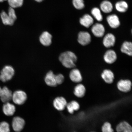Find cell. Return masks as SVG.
Returning a JSON list of instances; mask_svg holds the SVG:
<instances>
[{
  "label": "cell",
  "mask_w": 132,
  "mask_h": 132,
  "mask_svg": "<svg viewBox=\"0 0 132 132\" xmlns=\"http://www.w3.org/2000/svg\"><path fill=\"white\" fill-rule=\"evenodd\" d=\"M59 60L62 65L66 68H73L76 67L77 58L73 52L67 51L61 54L59 57Z\"/></svg>",
  "instance_id": "6da1fadb"
},
{
  "label": "cell",
  "mask_w": 132,
  "mask_h": 132,
  "mask_svg": "<svg viewBox=\"0 0 132 132\" xmlns=\"http://www.w3.org/2000/svg\"><path fill=\"white\" fill-rule=\"evenodd\" d=\"M15 72L14 69L12 66H4L0 72V80L4 82L10 80L14 77Z\"/></svg>",
  "instance_id": "7a4b0ae2"
},
{
  "label": "cell",
  "mask_w": 132,
  "mask_h": 132,
  "mask_svg": "<svg viewBox=\"0 0 132 132\" xmlns=\"http://www.w3.org/2000/svg\"><path fill=\"white\" fill-rule=\"evenodd\" d=\"M27 99V94L24 91L18 90L13 93L12 100L16 105H21L26 103Z\"/></svg>",
  "instance_id": "3957f363"
},
{
  "label": "cell",
  "mask_w": 132,
  "mask_h": 132,
  "mask_svg": "<svg viewBox=\"0 0 132 132\" xmlns=\"http://www.w3.org/2000/svg\"><path fill=\"white\" fill-rule=\"evenodd\" d=\"M13 93L7 87H3L0 91V100L3 104L10 102L12 100Z\"/></svg>",
  "instance_id": "277c9868"
},
{
  "label": "cell",
  "mask_w": 132,
  "mask_h": 132,
  "mask_svg": "<svg viewBox=\"0 0 132 132\" xmlns=\"http://www.w3.org/2000/svg\"><path fill=\"white\" fill-rule=\"evenodd\" d=\"M25 125V121L23 119L19 117H15L13 118L11 125L13 130L16 132L22 131Z\"/></svg>",
  "instance_id": "5b68a950"
},
{
  "label": "cell",
  "mask_w": 132,
  "mask_h": 132,
  "mask_svg": "<svg viewBox=\"0 0 132 132\" xmlns=\"http://www.w3.org/2000/svg\"><path fill=\"white\" fill-rule=\"evenodd\" d=\"M131 82L128 80H121L117 84V87L120 92L127 93L131 90Z\"/></svg>",
  "instance_id": "8992f818"
},
{
  "label": "cell",
  "mask_w": 132,
  "mask_h": 132,
  "mask_svg": "<svg viewBox=\"0 0 132 132\" xmlns=\"http://www.w3.org/2000/svg\"><path fill=\"white\" fill-rule=\"evenodd\" d=\"M67 103L65 99L62 97H58L53 100V105L54 108L58 111H62L65 109Z\"/></svg>",
  "instance_id": "52a82bcc"
},
{
  "label": "cell",
  "mask_w": 132,
  "mask_h": 132,
  "mask_svg": "<svg viewBox=\"0 0 132 132\" xmlns=\"http://www.w3.org/2000/svg\"><path fill=\"white\" fill-rule=\"evenodd\" d=\"M3 113L6 116H12L16 111V107L13 104L10 102L4 103L2 107Z\"/></svg>",
  "instance_id": "ba28073f"
},
{
  "label": "cell",
  "mask_w": 132,
  "mask_h": 132,
  "mask_svg": "<svg viewBox=\"0 0 132 132\" xmlns=\"http://www.w3.org/2000/svg\"><path fill=\"white\" fill-rule=\"evenodd\" d=\"M91 41V37L89 34L87 32H80L79 33L78 41L80 45L86 46L89 44Z\"/></svg>",
  "instance_id": "9c48e42d"
},
{
  "label": "cell",
  "mask_w": 132,
  "mask_h": 132,
  "mask_svg": "<svg viewBox=\"0 0 132 132\" xmlns=\"http://www.w3.org/2000/svg\"><path fill=\"white\" fill-rule=\"evenodd\" d=\"M52 37L50 34L47 31H45L41 35L39 38V40L43 46L48 47L52 44Z\"/></svg>",
  "instance_id": "30bf717a"
},
{
  "label": "cell",
  "mask_w": 132,
  "mask_h": 132,
  "mask_svg": "<svg viewBox=\"0 0 132 132\" xmlns=\"http://www.w3.org/2000/svg\"><path fill=\"white\" fill-rule=\"evenodd\" d=\"M44 81L48 86L54 87L57 85L55 78V75L52 71L48 72L44 77Z\"/></svg>",
  "instance_id": "8fae6325"
},
{
  "label": "cell",
  "mask_w": 132,
  "mask_h": 132,
  "mask_svg": "<svg viewBox=\"0 0 132 132\" xmlns=\"http://www.w3.org/2000/svg\"><path fill=\"white\" fill-rule=\"evenodd\" d=\"M105 29L103 24L97 23L94 24L92 28V31L94 35L97 37H103L105 32Z\"/></svg>",
  "instance_id": "7c38bea8"
},
{
  "label": "cell",
  "mask_w": 132,
  "mask_h": 132,
  "mask_svg": "<svg viewBox=\"0 0 132 132\" xmlns=\"http://www.w3.org/2000/svg\"><path fill=\"white\" fill-rule=\"evenodd\" d=\"M105 61L109 64H112L116 62L117 59L116 53L112 50H109L105 52L104 55Z\"/></svg>",
  "instance_id": "4fadbf2b"
},
{
  "label": "cell",
  "mask_w": 132,
  "mask_h": 132,
  "mask_svg": "<svg viewBox=\"0 0 132 132\" xmlns=\"http://www.w3.org/2000/svg\"><path fill=\"white\" fill-rule=\"evenodd\" d=\"M69 77L71 80L75 83H80L82 80L81 74L78 69H72L69 74Z\"/></svg>",
  "instance_id": "5bb4252c"
},
{
  "label": "cell",
  "mask_w": 132,
  "mask_h": 132,
  "mask_svg": "<svg viewBox=\"0 0 132 132\" xmlns=\"http://www.w3.org/2000/svg\"><path fill=\"white\" fill-rule=\"evenodd\" d=\"M116 41L115 37L113 34H107L104 37L103 43V45L107 48H109L114 45Z\"/></svg>",
  "instance_id": "9a60e30c"
},
{
  "label": "cell",
  "mask_w": 132,
  "mask_h": 132,
  "mask_svg": "<svg viewBox=\"0 0 132 132\" xmlns=\"http://www.w3.org/2000/svg\"><path fill=\"white\" fill-rule=\"evenodd\" d=\"M107 22L110 27L113 29H116L120 25L119 19L116 14H111L107 18Z\"/></svg>",
  "instance_id": "2e32d148"
},
{
  "label": "cell",
  "mask_w": 132,
  "mask_h": 132,
  "mask_svg": "<svg viewBox=\"0 0 132 132\" xmlns=\"http://www.w3.org/2000/svg\"><path fill=\"white\" fill-rule=\"evenodd\" d=\"M101 77L106 83L111 84L113 82L114 76L111 70L106 69L104 70L101 74Z\"/></svg>",
  "instance_id": "e0dca14e"
},
{
  "label": "cell",
  "mask_w": 132,
  "mask_h": 132,
  "mask_svg": "<svg viewBox=\"0 0 132 132\" xmlns=\"http://www.w3.org/2000/svg\"><path fill=\"white\" fill-rule=\"evenodd\" d=\"M80 24L85 27L88 28L93 24L94 20L92 16L88 14H86L81 18Z\"/></svg>",
  "instance_id": "ac0fdd59"
},
{
  "label": "cell",
  "mask_w": 132,
  "mask_h": 132,
  "mask_svg": "<svg viewBox=\"0 0 132 132\" xmlns=\"http://www.w3.org/2000/svg\"><path fill=\"white\" fill-rule=\"evenodd\" d=\"M116 130L117 132H132L131 125L126 121L119 124L116 127Z\"/></svg>",
  "instance_id": "d6986e66"
},
{
  "label": "cell",
  "mask_w": 132,
  "mask_h": 132,
  "mask_svg": "<svg viewBox=\"0 0 132 132\" xmlns=\"http://www.w3.org/2000/svg\"><path fill=\"white\" fill-rule=\"evenodd\" d=\"M86 92V90L85 86L82 84H79L74 88V94L76 96L81 98L85 95Z\"/></svg>",
  "instance_id": "ffe728a7"
},
{
  "label": "cell",
  "mask_w": 132,
  "mask_h": 132,
  "mask_svg": "<svg viewBox=\"0 0 132 132\" xmlns=\"http://www.w3.org/2000/svg\"><path fill=\"white\" fill-rule=\"evenodd\" d=\"M121 52L129 56L132 55V44L131 42L125 41L122 44L121 49Z\"/></svg>",
  "instance_id": "44dd1931"
},
{
  "label": "cell",
  "mask_w": 132,
  "mask_h": 132,
  "mask_svg": "<svg viewBox=\"0 0 132 132\" xmlns=\"http://www.w3.org/2000/svg\"><path fill=\"white\" fill-rule=\"evenodd\" d=\"M1 16L3 23L5 25L12 26L14 24L15 21L5 11H3L1 12Z\"/></svg>",
  "instance_id": "7402d4cb"
},
{
  "label": "cell",
  "mask_w": 132,
  "mask_h": 132,
  "mask_svg": "<svg viewBox=\"0 0 132 132\" xmlns=\"http://www.w3.org/2000/svg\"><path fill=\"white\" fill-rule=\"evenodd\" d=\"M66 107H67L69 113L72 114L74 111H77L80 109V105L77 102L72 101L70 103H67Z\"/></svg>",
  "instance_id": "603a6c76"
},
{
  "label": "cell",
  "mask_w": 132,
  "mask_h": 132,
  "mask_svg": "<svg viewBox=\"0 0 132 132\" xmlns=\"http://www.w3.org/2000/svg\"><path fill=\"white\" fill-rule=\"evenodd\" d=\"M100 7L101 10L105 13L111 12L113 9V6L112 3L107 1H103L101 4Z\"/></svg>",
  "instance_id": "cb8c5ba5"
},
{
  "label": "cell",
  "mask_w": 132,
  "mask_h": 132,
  "mask_svg": "<svg viewBox=\"0 0 132 132\" xmlns=\"http://www.w3.org/2000/svg\"><path fill=\"white\" fill-rule=\"evenodd\" d=\"M115 7L119 12L124 13L127 10L128 5L126 2L121 1L118 2L116 4Z\"/></svg>",
  "instance_id": "d4e9b609"
},
{
  "label": "cell",
  "mask_w": 132,
  "mask_h": 132,
  "mask_svg": "<svg viewBox=\"0 0 132 132\" xmlns=\"http://www.w3.org/2000/svg\"><path fill=\"white\" fill-rule=\"evenodd\" d=\"M91 13L96 20L99 21L103 20V16L102 15L101 12L98 8L95 7L92 10Z\"/></svg>",
  "instance_id": "484cf974"
},
{
  "label": "cell",
  "mask_w": 132,
  "mask_h": 132,
  "mask_svg": "<svg viewBox=\"0 0 132 132\" xmlns=\"http://www.w3.org/2000/svg\"><path fill=\"white\" fill-rule=\"evenodd\" d=\"M10 7L15 8L21 7L23 4L24 0H7Z\"/></svg>",
  "instance_id": "4316f807"
},
{
  "label": "cell",
  "mask_w": 132,
  "mask_h": 132,
  "mask_svg": "<svg viewBox=\"0 0 132 132\" xmlns=\"http://www.w3.org/2000/svg\"><path fill=\"white\" fill-rule=\"evenodd\" d=\"M10 132V127L8 122L4 121L0 122V132Z\"/></svg>",
  "instance_id": "83f0119b"
},
{
  "label": "cell",
  "mask_w": 132,
  "mask_h": 132,
  "mask_svg": "<svg viewBox=\"0 0 132 132\" xmlns=\"http://www.w3.org/2000/svg\"><path fill=\"white\" fill-rule=\"evenodd\" d=\"M72 3L76 9L81 10L85 7L84 0H72Z\"/></svg>",
  "instance_id": "f1b7e54d"
},
{
  "label": "cell",
  "mask_w": 132,
  "mask_h": 132,
  "mask_svg": "<svg viewBox=\"0 0 132 132\" xmlns=\"http://www.w3.org/2000/svg\"><path fill=\"white\" fill-rule=\"evenodd\" d=\"M102 132H114L111 124L108 122H106L104 124L102 127Z\"/></svg>",
  "instance_id": "f546056e"
},
{
  "label": "cell",
  "mask_w": 132,
  "mask_h": 132,
  "mask_svg": "<svg viewBox=\"0 0 132 132\" xmlns=\"http://www.w3.org/2000/svg\"><path fill=\"white\" fill-rule=\"evenodd\" d=\"M55 78L57 85H61L65 80L64 75L61 73L55 75Z\"/></svg>",
  "instance_id": "4dcf8cb0"
},
{
  "label": "cell",
  "mask_w": 132,
  "mask_h": 132,
  "mask_svg": "<svg viewBox=\"0 0 132 132\" xmlns=\"http://www.w3.org/2000/svg\"><path fill=\"white\" fill-rule=\"evenodd\" d=\"M7 14L14 21L16 20L17 17L14 8L10 7L8 9Z\"/></svg>",
  "instance_id": "1f68e13d"
},
{
  "label": "cell",
  "mask_w": 132,
  "mask_h": 132,
  "mask_svg": "<svg viewBox=\"0 0 132 132\" xmlns=\"http://www.w3.org/2000/svg\"><path fill=\"white\" fill-rule=\"evenodd\" d=\"M37 2H41L44 1V0H35Z\"/></svg>",
  "instance_id": "d6a6232c"
},
{
  "label": "cell",
  "mask_w": 132,
  "mask_h": 132,
  "mask_svg": "<svg viewBox=\"0 0 132 132\" xmlns=\"http://www.w3.org/2000/svg\"><path fill=\"white\" fill-rule=\"evenodd\" d=\"M7 1V0H0V2H3L5 1Z\"/></svg>",
  "instance_id": "836d02e7"
},
{
  "label": "cell",
  "mask_w": 132,
  "mask_h": 132,
  "mask_svg": "<svg viewBox=\"0 0 132 132\" xmlns=\"http://www.w3.org/2000/svg\"><path fill=\"white\" fill-rule=\"evenodd\" d=\"M1 86H0V91H1Z\"/></svg>",
  "instance_id": "e575fe53"
},
{
  "label": "cell",
  "mask_w": 132,
  "mask_h": 132,
  "mask_svg": "<svg viewBox=\"0 0 132 132\" xmlns=\"http://www.w3.org/2000/svg\"></svg>",
  "instance_id": "d590c367"
}]
</instances>
